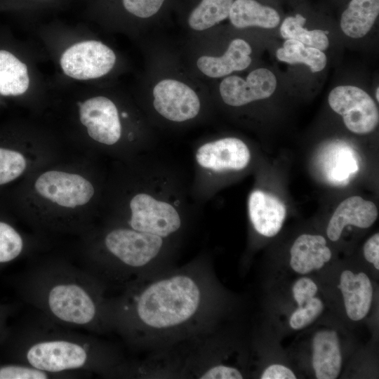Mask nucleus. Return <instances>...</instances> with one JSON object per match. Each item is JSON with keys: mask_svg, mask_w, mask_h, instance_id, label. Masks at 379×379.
Listing matches in <instances>:
<instances>
[{"mask_svg": "<svg viewBox=\"0 0 379 379\" xmlns=\"http://www.w3.org/2000/svg\"><path fill=\"white\" fill-rule=\"evenodd\" d=\"M312 366L318 379H335L341 370L342 355L335 331L321 330L313 338Z\"/></svg>", "mask_w": 379, "mask_h": 379, "instance_id": "nucleus-18", "label": "nucleus"}, {"mask_svg": "<svg viewBox=\"0 0 379 379\" xmlns=\"http://www.w3.org/2000/svg\"><path fill=\"white\" fill-rule=\"evenodd\" d=\"M292 291L295 302L298 307H300L314 297L317 286L311 279L302 277L295 282Z\"/></svg>", "mask_w": 379, "mask_h": 379, "instance_id": "nucleus-31", "label": "nucleus"}, {"mask_svg": "<svg viewBox=\"0 0 379 379\" xmlns=\"http://www.w3.org/2000/svg\"><path fill=\"white\" fill-rule=\"evenodd\" d=\"M248 209L255 230L267 237H274L280 231L286 216V208L282 201L260 190L251 193Z\"/></svg>", "mask_w": 379, "mask_h": 379, "instance_id": "nucleus-14", "label": "nucleus"}, {"mask_svg": "<svg viewBox=\"0 0 379 379\" xmlns=\"http://www.w3.org/2000/svg\"><path fill=\"white\" fill-rule=\"evenodd\" d=\"M29 79L27 68L14 55L0 50V94L20 95L26 92Z\"/></svg>", "mask_w": 379, "mask_h": 379, "instance_id": "nucleus-22", "label": "nucleus"}, {"mask_svg": "<svg viewBox=\"0 0 379 379\" xmlns=\"http://www.w3.org/2000/svg\"><path fill=\"white\" fill-rule=\"evenodd\" d=\"M276 56L279 60L289 64L303 63L310 67L312 72L321 71L327 62L322 51L294 39H286L283 47L277 51Z\"/></svg>", "mask_w": 379, "mask_h": 379, "instance_id": "nucleus-23", "label": "nucleus"}, {"mask_svg": "<svg viewBox=\"0 0 379 379\" xmlns=\"http://www.w3.org/2000/svg\"><path fill=\"white\" fill-rule=\"evenodd\" d=\"M338 287L341 291L348 317L353 321L364 318L369 312L373 298V288L368 276L364 272L354 274L345 270Z\"/></svg>", "mask_w": 379, "mask_h": 379, "instance_id": "nucleus-15", "label": "nucleus"}, {"mask_svg": "<svg viewBox=\"0 0 379 379\" xmlns=\"http://www.w3.org/2000/svg\"><path fill=\"white\" fill-rule=\"evenodd\" d=\"M155 109L164 118L181 122L194 118L199 112L200 101L186 84L173 79H164L153 89Z\"/></svg>", "mask_w": 379, "mask_h": 379, "instance_id": "nucleus-9", "label": "nucleus"}, {"mask_svg": "<svg viewBox=\"0 0 379 379\" xmlns=\"http://www.w3.org/2000/svg\"><path fill=\"white\" fill-rule=\"evenodd\" d=\"M229 17L237 28L259 27L271 29L280 22L279 13L274 8L263 6L255 0H235Z\"/></svg>", "mask_w": 379, "mask_h": 379, "instance_id": "nucleus-20", "label": "nucleus"}, {"mask_svg": "<svg viewBox=\"0 0 379 379\" xmlns=\"http://www.w3.org/2000/svg\"><path fill=\"white\" fill-rule=\"evenodd\" d=\"M113 51L98 41H85L68 48L62 55L60 65L69 77L87 80L101 77L114 67Z\"/></svg>", "mask_w": 379, "mask_h": 379, "instance_id": "nucleus-7", "label": "nucleus"}, {"mask_svg": "<svg viewBox=\"0 0 379 379\" xmlns=\"http://www.w3.org/2000/svg\"><path fill=\"white\" fill-rule=\"evenodd\" d=\"M251 47L246 41L236 39L231 41L223 55H204L198 59L197 64L205 75L219 78L247 68L251 62Z\"/></svg>", "mask_w": 379, "mask_h": 379, "instance_id": "nucleus-17", "label": "nucleus"}, {"mask_svg": "<svg viewBox=\"0 0 379 379\" xmlns=\"http://www.w3.org/2000/svg\"><path fill=\"white\" fill-rule=\"evenodd\" d=\"M378 212L374 203L359 196H352L343 200L335 208L326 229L328 239L338 241L347 225L368 228L376 220Z\"/></svg>", "mask_w": 379, "mask_h": 379, "instance_id": "nucleus-13", "label": "nucleus"}, {"mask_svg": "<svg viewBox=\"0 0 379 379\" xmlns=\"http://www.w3.org/2000/svg\"><path fill=\"white\" fill-rule=\"evenodd\" d=\"M306 19L300 14L287 17L282 22L280 33L283 38L297 40L320 51L327 49L329 41L326 32L320 29L308 30L304 27Z\"/></svg>", "mask_w": 379, "mask_h": 379, "instance_id": "nucleus-24", "label": "nucleus"}, {"mask_svg": "<svg viewBox=\"0 0 379 379\" xmlns=\"http://www.w3.org/2000/svg\"><path fill=\"white\" fill-rule=\"evenodd\" d=\"M378 91H379V88H376V91H375V98H376V100H377L378 102V100H379V98H378Z\"/></svg>", "mask_w": 379, "mask_h": 379, "instance_id": "nucleus-35", "label": "nucleus"}, {"mask_svg": "<svg viewBox=\"0 0 379 379\" xmlns=\"http://www.w3.org/2000/svg\"><path fill=\"white\" fill-rule=\"evenodd\" d=\"M200 378L211 379H241L240 371L233 367L225 365H216L206 369L199 375Z\"/></svg>", "mask_w": 379, "mask_h": 379, "instance_id": "nucleus-32", "label": "nucleus"}, {"mask_svg": "<svg viewBox=\"0 0 379 379\" xmlns=\"http://www.w3.org/2000/svg\"><path fill=\"white\" fill-rule=\"evenodd\" d=\"M34 187L44 198L71 208L87 204L94 194L93 186L84 177L57 171L41 174Z\"/></svg>", "mask_w": 379, "mask_h": 379, "instance_id": "nucleus-8", "label": "nucleus"}, {"mask_svg": "<svg viewBox=\"0 0 379 379\" xmlns=\"http://www.w3.org/2000/svg\"><path fill=\"white\" fill-rule=\"evenodd\" d=\"M364 255L366 260L373 264L376 270L379 269V234L370 237L364 246Z\"/></svg>", "mask_w": 379, "mask_h": 379, "instance_id": "nucleus-33", "label": "nucleus"}, {"mask_svg": "<svg viewBox=\"0 0 379 379\" xmlns=\"http://www.w3.org/2000/svg\"><path fill=\"white\" fill-rule=\"evenodd\" d=\"M105 288L84 268L65 262L34 266L20 285L24 299L51 321L93 333L110 328Z\"/></svg>", "mask_w": 379, "mask_h": 379, "instance_id": "nucleus-2", "label": "nucleus"}, {"mask_svg": "<svg viewBox=\"0 0 379 379\" xmlns=\"http://www.w3.org/2000/svg\"><path fill=\"white\" fill-rule=\"evenodd\" d=\"M276 86L275 75L266 68H260L250 72L246 80L238 76L225 78L220 83V93L226 104L238 107L269 98Z\"/></svg>", "mask_w": 379, "mask_h": 379, "instance_id": "nucleus-11", "label": "nucleus"}, {"mask_svg": "<svg viewBox=\"0 0 379 379\" xmlns=\"http://www.w3.org/2000/svg\"><path fill=\"white\" fill-rule=\"evenodd\" d=\"M290 265L301 274L321 269L331 258V251L326 239L321 235L303 234L299 236L291 248Z\"/></svg>", "mask_w": 379, "mask_h": 379, "instance_id": "nucleus-16", "label": "nucleus"}, {"mask_svg": "<svg viewBox=\"0 0 379 379\" xmlns=\"http://www.w3.org/2000/svg\"><path fill=\"white\" fill-rule=\"evenodd\" d=\"M206 298L201 281L184 272L147 284L129 282L121 296L107 298L109 326L134 343L140 333L185 326L201 312Z\"/></svg>", "mask_w": 379, "mask_h": 379, "instance_id": "nucleus-1", "label": "nucleus"}, {"mask_svg": "<svg viewBox=\"0 0 379 379\" xmlns=\"http://www.w3.org/2000/svg\"><path fill=\"white\" fill-rule=\"evenodd\" d=\"M26 168L23 155L16 151L0 148V185L19 177Z\"/></svg>", "mask_w": 379, "mask_h": 379, "instance_id": "nucleus-28", "label": "nucleus"}, {"mask_svg": "<svg viewBox=\"0 0 379 379\" xmlns=\"http://www.w3.org/2000/svg\"><path fill=\"white\" fill-rule=\"evenodd\" d=\"M262 379H295L296 376L288 367L280 364L268 366L261 375Z\"/></svg>", "mask_w": 379, "mask_h": 379, "instance_id": "nucleus-34", "label": "nucleus"}, {"mask_svg": "<svg viewBox=\"0 0 379 379\" xmlns=\"http://www.w3.org/2000/svg\"><path fill=\"white\" fill-rule=\"evenodd\" d=\"M130 209L128 225L136 231L165 238L181 227L180 216L173 206L149 194L140 193L134 196Z\"/></svg>", "mask_w": 379, "mask_h": 379, "instance_id": "nucleus-6", "label": "nucleus"}, {"mask_svg": "<svg viewBox=\"0 0 379 379\" xmlns=\"http://www.w3.org/2000/svg\"><path fill=\"white\" fill-rule=\"evenodd\" d=\"M78 105L80 121L92 139L108 145H114L119 140L121 126L117 109L112 101L98 96L78 102Z\"/></svg>", "mask_w": 379, "mask_h": 379, "instance_id": "nucleus-10", "label": "nucleus"}, {"mask_svg": "<svg viewBox=\"0 0 379 379\" xmlns=\"http://www.w3.org/2000/svg\"><path fill=\"white\" fill-rule=\"evenodd\" d=\"M321 169L326 180L334 185H345L359 171L354 151L345 144H333L323 149Z\"/></svg>", "mask_w": 379, "mask_h": 379, "instance_id": "nucleus-19", "label": "nucleus"}, {"mask_svg": "<svg viewBox=\"0 0 379 379\" xmlns=\"http://www.w3.org/2000/svg\"><path fill=\"white\" fill-rule=\"evenodd\" d=\"M323 309L321 300L313 297L293 312L289 320L291 327L295 330L306 327L320 315Z\"/></svg>", "mask_w": 379, "mask_h": 379, "instance_id": "nucleus-29", "label": "nucleus"}, {"mask_svg": "<svg viewBox=\"0 0 379 379\" xmlns=\"http://www.w3.org/2000/svg\"><path fill=\"white\" fill-rule=\"evenodd\" d=\"M379 13V0H352L341 15L340 27L348 36H364Z\"/></svg>", "mask_w": 379, "mask_h": 379, "instance_id": "nucleus-21", "label": "nucleus"}, {"mask_svg": "<svg viewBox=\"0 0 379 379\" xmlns=\"http://www.w3.org/2000/svg\"><path fill=\"white\" fill-rule=\"evenodd\" d=\"M72 375L46 372L26 364L15 362L0 365V379H66Z\"/></svg>", "mask_w": 379, "mask_h": 379, "instance_id": "nucleus-26", "label": "nucleus"}, {"mask_svg": "<svg viewBox=\"0 0 379 379\" xmlns=\"http://www.w3.org/2000/svg\"><path fill=\"white\" fill-rule=\"evenodd\" d=\"M24 246L20 233L9 224L0 222V264L10 262L18 258Z\"/></svg>", "mask_w": 379, "mask_h": 379, "instance_id": "nucleus-27", "label": "nucleus"}, {"mask_svg": "<svg viewBox=\"0 0 379 379\" xmlns=\"http://www.w3.org/2000/svg\"><path fill=\"white\" fill-rule=\"evenodd\" d=\"M331 109L341 115L345 126L359 135L372 132L378 126L379 114L371 97L354 86H339L328 95Z\"/></svg>", "mask_w": 379, "mask_h": 379, "instance_id": "nucleus-5", "label": "nucleus"}, {"mask_svg": "<svg viewBox=\"0 0 379 379\" xmlns=\"http://www.w3.org/2000/svg\"><path fill=\"white\" fill-rule=\"evenodd\" d=\"M163 239L130 227L113 229L102 240L107 256L92 257L84 269L105 287L108 281H125L158 256L163 247Z\"/></svg>", "mask_w": 379, "mask_h": 379, "instance_id": "nucleus-4", "label": "nucleus"}, {"mask_svg": "<svg viewBox=\"0 0 379 379\" xmlns=\"http://www.w3.org/2000/svg\"><path fill=\"white\" fill-rule=\"evenodd\" d=\"M195 158L199 166L213 171H241L249 164L251 153L240 139L225 138L199 147Z\"/></svg>", "mask_w": 379, "mask_h": 379, "instance_id": "nucleus-12", "label": "nucleus"}, {"mask_svg": "<svg viewBox=\"0 0 379 379\" xmlns=\"http://www.w3.org/2000/svg\"><path fill=\"white\" fill-rule=\"evenodd\" d=\"M37 314L17 336L15 362L74 378L91 373L107 375L121 370L118 354L106 343L57 324L39 312Z\"/></svg>", "mask_w": 379, "mask_h": 379, "instance_id": "nucleus-3", "label": "nucleus"}, {"mask_svg": "<svg viewBox=\"0 0 379 379\" xmlns=\"http://www.w3.org/2000/svg\"><path fill=\"white\" fill-rule=\"evenodd\" d=\"M164 0H123L125 8L139 18H147L158 12Z\"/></svg>", "mask_w": 379, "mask_h": 379, "instance_id": "nucleus-30", "label": "nucleus"}, {"mask_svg": "<svg viewBox=\"0 0 379 379\" xmlns=\"http://www.w3.org/2000/svg\"><path fill=\"white\" fill-rule=\"evenodd\" d=\"M122 114L124 117H126V113H123Z\"/></svg>", "mask_w": 379, "mask_h": 379, "instance_id": "nucleus-36", "label": "nucleus"}, {"mask_svg": "<svg viewBox=\"0 0 379 379\" xmlns=\"http://www.w3.org/2000/svg\"><path fill=\"white\" fill-rule=\"evenodd\" d=\"M234 0H202L188 18L190 27L197 31L208 29L229 16Z\"/></svg>", "mask_w": 379, "mask_h": 379, "instance_id": "nucleus-25", "label": "nucleus"}]
</instances>
